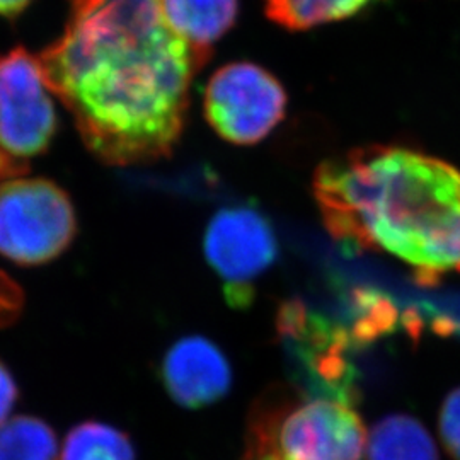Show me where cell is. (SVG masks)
<instances>
[{
    "label": "cell",
    "instance_id": "cell-8",
    "mask_svg": "<svg viewBox=\"0 0 460 460\" xmlns=\"http://www.w3.org/2000/svg\"><path fill=\"white\" fill-rule=\"evenodd\" d=\"M161 380L169 397L186 410L218 402L230 391L232 370L218 346L203 336H186L167 349Z\"/></svg>",
    "mask_w": 460,
    "mask_h": 460
},
{
    "label": "cell",
    "instance_id": "cell-9",
    "mask_svg": "<svg viewBox=\"0 0 460 460\" xmlns=\"http://www.w3.org/2000/svg\"><path fill=\"white\" fill-rule=\"evenodd\" d=\"M171 30L193 49L212 53V45L237 19V0H163Z\"/></svg>",
    "mask_w": 460,
    "mask_h": 460
},
{
    "label": "cell",
    "instance_id": "cell-13",
    "mask_svg": "<svg viewBox=\"0 0 460 460\" xmlns=\"http://www.w3.org/2000/svg\"><path fill=\"white\" fill-rule=\"evenodd\" d=\"M0 460H60L53 428L36 416L9 418L0 427Z\"/></svg>",
    "mask_w": 460,
    "mask_h": 460
},
{
    "label": "cell",
    "instance_id": "cell-11",
    "mask_svg": "<svg viewBox=\"0 0 460 460\" xmlns=\"http://www.w3.org/2000/svg\"><path fill=\"white\" fill-rule=\"evenodd\" d=\"M60 460H137V452L128 433L91 420L66 433Z\"/></svg>",
    "mask_w": 460,
    "mask_h": 460
},
{
    "label": "cell",
    "instance_id": "cell-15",
    "mask_svg": "<svg viewBox=\"0 0 460 460\" xmlns=\"http://www.w3.org/2000/svg\"><path fill=\"white\" fill-rule=\"evenodd\" d=\"M24 307V294L14 279L0 270V329L16 323Z\"/></svg>",
    "mask_w": 460,
    "mask_h": 460
},
{
    "label": "cell",
    "instance_id": "cell-2",
    "mask_svg": "<svg viewBox=\"0 0 460 460\" xmlns=\"http://www.w3.org/2000/svg\"><path fill=\"white\" fill-rule=\"evenodd\" d=\"M329 234L410 264L421 285L460 273V171L418 150L355 148L314 174Z\"/></svg>",
    "mask_w": 460,
    "mask_h": 460
},
{
    "label": "cell",
    "instance_id": "cell-10",
    "mask_svg": "<svg viewBox=\"0 0 460 460\" xmlns=\"http://www.w3.org/2000/svg\"><path fill=\"white\" fill-rule=\"evenodd\" d=\"M367 460H438L427 428L408 414H391L372 428Z\"/></svg>",
    "mask_w": 460,
    "mask_h": 460
},
{
    "label": "cell",
    "instance_id": "cell-12",
    "mask_svg": "<svg viewBox=\"0 0 460 460\" xmlns=\"http://www.w3.org/2000/svg\"><path fill=\"white\" fill-rule=\"evenodd\" d=\"M370 2L376 0H264V13L287 30L304 31L355 16Z\"/></svg>",
    "mask_w": 460,
    "mask_h": 460
},
{
    "label": "cell",
    "instance_id": "cell-3",
    "mask_svg": "<svg viewBox=\"0 0 460 460\" xmlns=\"http://www.w3.org/2000/svg\"><path fill=\"white\" fill-rule=\"evenodd\" d=\"M355 402L275 391L254 404L243 460H362L367 429Z\"/></svg>",
    "mask_w": 460,
    "mask_h": 460
},
{
    "label": "cell",
    "instance_id": "cell-17",
    "mask_svg": "<svg viewBox=\"0 0 460 460\" xmlns=\"http://www.w3.org/2000/svg\"><path fill=\"white\" fill-rule=\"evenodd\" d=\"M31 2L33 0H0V16L14 19L26 11Z\"/></svg>",
    "mask_w": 460,
    "mask_h": 460
},
{
    "label": "cell",
    "instance_id": "cell-6",
    "mask_svg": "<svg viewBox=\"0 0 460 460\" xmlns=\"http://www.w3.org/2000/svg\"><path fill=\"white\" fill-rule=\"evenodd\" d=\"M283 85L261 66L235 62L215 72L207 84L203 111L208 125L234 146H254L285 116Z\"/></svg>",
    "mask_w": 460,
    "mask_h": 460
},
{
    "label": "cell",
    "instance_id": "cell-16",
    "mask_svg": "<svg viewBox=\"0 0 460 460\" xmlns=\"http://www.w3.org/2000/svg\"><path fill=\"white\" fill-rule=\"evenodd\" d=\"M19 389L9 368L0 362V427L9 420L16 406Z\"/></svg>",
    "mask_w": 460,
    "mask_h": 460
},
{
    "label": "cell",
    "instance_id": "cell-7",
    "mask_svg": "<svg viewBox=\"0 0 460 460\" xmlns=\"http://www.w3.org/2000/svg\"><path fill=\"white\" fill-rule=\"evenodd\" d=\"M203 252L210 268L224 279L230 305L247 307L252 300V283L277 261L279 243L261 212L237 205L222 208L210 218Z\"/></svg>",
    "mask_w": 460,
    "mask_h": 460
},
{
    "label": "cell",
    "instance_id": "cell-14",
    "mask_svg": "<svg viewBox=\"0 0 460 460\" xmlns=\"http://www.w3.org/2000/svg\"><path fill=\"white\" fill-rule=\"evenodd\" d=\"M440 437L452 459L460 460V389L447 395L440 411Z\"/></svg>",
    "mask_w": 460,
    "mask_h": 460
},
{
    "label": "cell",
    "instance_id": "cell-1",
    "mask_svg": "<svg viewBox=\"0 0 460 460\" xmlns=\"http://www.w3.org/2000/svg\"><path fill=\"white\" fill-rule=\"evenodd\" d=\"M66 30L36 55L87 150L116 167L148 164L181 138L190 89L212 53L167 24L163 0H68Z\"/></svg>",
    "mask_w": 460,
    "mask_h": 460
},
{
    "label": "cell",
    "instance_id": "cell-5",
    "mask_svg": "<svg viewBox=\"0 0 460 460\" xmlns=\"http://www.w3.org/2000/svg\"><path fill=\"white\" fill-rule=\"evenodd\" d=\"M77 234L66 191L45 178L0 184V256L21 266L57 260Z\"/></svg>",
    "mask_w": 460,
    "mask_h": 460
},
{
    "label": "cell",
    "instance_id": "cell-4",
    "mask_svg": "<svg viewBox=\"0 0 460 460\" xmlns=\"http://www.w3.org/2000/svg\"><path fill=\"white\" fill-rule=\"evenodd\" d=\"M49 93L28 49L0 55V184L26 178L51 146L58 119Z\"/></svg>",
    "mask_w": 460,
    "mask_h": 460
}]
</instances>
